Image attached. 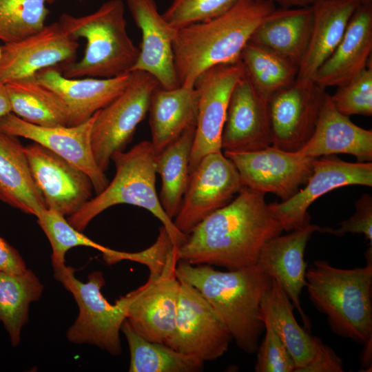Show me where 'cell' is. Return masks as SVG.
<instances>
[{
    "label": "cell",
    "mask_w": 372,
    "mask_h": 372,
    "mask_svg": "<svg viewBox=\"0 0 372 372\" xmlns=\"http://www.w3.org/2000/svg\"><path fill=\"white\" fill-rule=\"evenodd\" d=\"M74 272L71 267L54 269V278L72 294L79 307L78 317L66 333L68 341L95 345L113 355H120V331L126 319L125 297L114 304L105 299L101 293L105 280L100 271L89 274L87 282L78 280Z\"/></svg>",
    "instance_id": "52a82bcc"
},
{
    "label": "cell",
    "mask_w": 372,
    "mask_h": 372,
    "mask_svg": "<svg viewBox=\"0 0 372 372\" xmlns=\"http://www.w3.org/2000/svg\"><path fill=\"white\" fill-rule=\"evenodd\" d=\"M243 72L239 60L210 68L196 79L194 87L198 94V118L189 174L205 156L222 152L221 134L229 99Z\"/></svg>",
    "instance_id": "9a60e30c"
},
{
    "label": "cell",
    "mask_w": 372,
    "mask_h": 372,
    "mask_svg": "<svg viewBox=\"0 0 372 372\" xmlns=\"http://www.w3.org/2000/svg\"><path fill=\"white\" fill-rule=\"evenodd\" d=\"M43 285L30 269L19 274L0 271V322L14 347L21 341L22 327L28 320L30 304L42 295Z\"/></svg>",
    "instance_id": "836d02e7"
},
{
    "label": "cell",
    "mask_w": 372,
    "mask_h": 372,
    "mask_svg": "<svg viewBox=\"0 0 372 372\" xmlns=\"http://www.w3.org/2000/svg\"><path fill=\"white\" fill-rule=\"evenodd\" d=\"M294 306L279 283L273 279L272 285L263 296L259 309V319L270 325L292 356L294 372L305 366L311 360L316 336L311 335L298 323Z\"/></svg>",
    "instance_id": "f1b7e54d"
},
{
    "label": "cell",
    "mask_w": 372,
    "mask_h": 372,
    "mask_svg": "<svg viewBox=\"0 0 372 372\" xmlns=\"http://www.w3.org/2000/svg\"><path fill=\"white\" fill-rule=\"evenodd\" d=\"M155 154L150 141H143L127 152L114 154L116 174L107 187L67 220L83 231L98 215L112 206L128 204L143 208L156 217L174 245L180 247L187 234L179 231L163 209L156 189Z\"/></svg>",
    "instance_id": "8992f818"
},
{
    "label": "cell",
    "mask_w": 372,
    "mask_h": 372,
    "mask_svg": "<svg viewBox=\"0 0 372 372\" xmlns=\"http://www.w3.org/2000/svg\"><path fill=\"white\" fill-rule=\"evenodd\" d=\"M355 212L349 219L343 220L340 227H321L319 232L328 233L341 237L346 234H362L372 246V197L363 194L355 202Z\"/></svg>",
    "instance_id": "60d3db41"
},
{
    "label": "cell",
    "mask_w": 372,
    "mask_h": 372,
    "mask_svg": "<svg viewBox=\"0 0 372 372\" xmlns=\"http://www.w3.org/2000/svg\"><path fill=\"white\" fill-rule=\"evenodd\" d=\"M240 61L254 87L268 101L292 84L298 73V63L265 46L249 41Z\"/></svg>",
    "instance_id": "1f68e13d"
},
{
    "label": "cell",
    "mask_w": 372,
    "mask_h": 372,
    "mask_svg": "<svg viewBox=\"0 0 372 372\" xmlns=\"http://www.w3.org/2000/svg\"><path fill=\"white\" fill-rule=\"evenodd\" d=\"M327 93L311 78L298 79L269 100L271 145L296 152L313 135Z\"/></svg>",
    "instance_id": "7c38bea8"
},
{
    "label": "cell",
    "mask_w": 372,
    "mask_h": 372,
    "mask_svg": "<svg viewBox=\"0 0 372 372\" xmlns=\"http://www.w3.org/2000/svg\"><path fill=\"white\" fill-rule=\"evenodd\" d=\"M178 247L169 252L162 271L124 296L126 320L145 339L164 343L175 324L180 282L176 273Z\"/></svg>",
    "instance_id": "9c48e42d"
},
{
    "label": "cell",
    "mask_w": 372,
    "mask_h": 372,
    "mask_svg": "<svg viewBox=\"0 0 372 372\" xmlns=\"http://www.w3.org/2000/svg\"><path fill=\"white\" fill-rule=\"evenodd\" d=\"M271 145L269 101L245 71L231 91L221 134L224 152H249Z\"/></svg>",
    "instance_id": "d6986e66"
},
{
    "label": "cell",
    "mask_w": 372,
    "mask_h": 372,
    "mask_svg": "<svg viewBox=\"0 0 372 372\" xmlns=\"http://www.w3.org/2000/svg\"><path fill=\"white\" fill-rule=\"evenodd\" d=\"M36 217L38 225L50 243L51 260L54 269L65 266V254L74 247H91L102 254L110 249L87 237L70 224L64 216L54 209L46 208Z\"/></svg>",
    "instance_id": "d590c367"
},
{
    "label": "cell",
    "mask_w": 372,
    "mask_h": 372,
    "mask_svg": "<svg viewBox=\"0 0 372 372\" xmlns=\"http://www.w3.org/2000/svg\"><path fill=\"white\" fill-rule=\"evenodd\" d=\"M362 5H372V0H358Z\"/></svg>",
    "instance_id": "bcb514c9"
},
{
    "label": "cell",
    "mask_w": 372,
    "mask_h": 372,
    "mask_svg": "<svg viewBox=\"0 0 372 372\" xmlns=\"http://www.w3.org/2000/svg\"><path fill=\"white\" fill-rule=\"evenodd\" d=\"M242 187L237 169L222 152L207 154L190 174L173 219L175 226L188 235L205 218L230 203Z\"/></svg>",
    "instance_id": "8fae6325"
},
{
    "label": "cell",
    "mask_w": 372,
    "mask_h": 372,
    "mask_svg": "<svg viewBox=\"0 0 372 372\" xmlns=\"http://www.w3.org/2000/svg\"><path fill=\"white\" fill-rule=\"evenodd\" d=\"M335 109L342 114L372 115V66L367 67L353 79L338 87L330 95Z\"/></svg>",
    "instance_id": "8d00e7d4"
},
{
    "label": "cell",
    "mask_w": 372,
    "mask_h": 372,
    "mask_svg": "<svg viewBox=\"0 0 372 372\" xmlns=\"http://www.w3.org/2000/svg\"><path fill=\"white\" fill-rule=\"evenodd\" d=\"M354 185L372 186L371 162L350 163L335 155L324 156L315 159L304 188L287 200L269 205L283 229L293 231L310 224L307 210L316 199L335 189Z\"/></svg>",
    "instance_id": "5bb4252c"
},
{
    "label": "cell",
    "mask_w": 372,
    "mask_h": 372,
    "mask_svg": "<svg viewBox=\"0 0 372 372\" xmlns=\"http://www.w3.org/2000/svg\"><path fill=\"white\" fill-rule=\"evenodd\" d=\"M282 231L265 194L243 186L230 203L193 228L178 247L179 258L229 271L251 267L265 243Z\"/></svg>",
    "instance_id": "6da1fadb"
},
{
    "label": "cell",
    "mask_w": 372,
    "mask_h": 372,
    "mask_svg": "<svg viewBox=\"0 0 372 372\" xmlns=\"http://www.w3.org/2000/svg\"><path fill=\"white\" fill-rule=\"evenodd\" d=\"M360 4L358 0H318L311 6V30L307 50L299 63L297 78H311L330 56Z\"/></svg>",
    "instance_id": "d4e9b609"
},
{
    "label": "cell",
    "mask_w": 372,
    "mask_h": 372,
    "mask_svg": "<svg viewBox=\"0 0 372 372\" xmlns=\"http://www.w3.org/2000/svg\"><path fill=\"white\" fill-rule=\"evenodd\" d=\"M34 78L63 101L68 112V126H72L86 121L121 94L130 81L131 73L111 78H68L54 66L39 71Z\"/></svg>",
    "instance_id": "7402d4cb"
},
{
    "label": "cell",
    "mask_w": 372,
    "mask_h": 372,
    "mask_svg": "<svg viewBox=\"0 0 372 372\" xmlns=\"http://www.w3.org/2000/svg\"><path fill=\"white\" fill-rule=\"evenodd\" d=\"M364 267L340 269L315 260L306 288L313 305L327 316L332 331L364 347L372 344V246Z\"/></svg>",
    "instance_id": "277c9868"
},
{
    "label": "cell",
    "mask_w": 372,
    "mask_h": 372,
    "mask_svg": "<svg viewBox=\"0 0 372 372\" xmlns=\"http://www.w3.org/2000/svg\"><path fill=\"white\" fill-rule=\"evenodd\" d=\"M126 4L142 34L139 56L132 72L149 74L165 89L178 87L173 54L177 29L158 12L154 0H126Z\"/></svg>",
    "instance_id": "ffe728a7"
},
{
    "label": "cell",
    "mask_w": 372,
    "mask_h": 372,
    "mask_svg": "<svg viewBox=\"0 0 372 372\" xmlns=\"http://www.w3.org/2000/svg\"><path fill=\"white\" fill-rule=\"evenodd\" d=\"M176 273L195 287L227 327L232 340L248 354L256 353L265 330L259 319L261 300L273 278L257 265L227 271L179 260Z\"/></svg>",
    "instance_id": "3957f363"
},
{
    "label": "cell",
    "mask_w": 372,
    "mask_h": 372,
    "mask_svg": "<svg viewBox=\"0 0 372 372\" xmlns=\"http://www.w3.org/2000/svg\"><path fill=\"white\" fill-rule=\"evenodd\" d=\"M174 330L164 342L204 362L223 356L233 340L220 318L192 285L180 280Z\"/></svg>",
    "instance_id": "30bf717a"
},
{
    "label": "cell",
    "mask_w": 372,
    "mask_h": 372,
    "mask_svg": "<svg viewBox=\"0 0 372 372\" xmlns=\"http://www.w3.org/2000/svg\"><path fill=\"white\" fill-rule=\"evenodd\" d=\"M0 201L37 216L47 208L19 137L0 129Z\"/></svg>",
    "instance_id": "4316f807"
},
{
    "label": "cell",
    "mask_w": 372,
    "mask_h": 372,
    "mask_svg": "<svg viewBox=\"0 0 372 372\" xmlns=\"http://www.w3.org/2000/svg\"><path fill=\"white\" fill-rule=\"evenodd\" d=\"M311 25V6L276 8L257 26L249 41L289 57L299 65L308 45Z\"/></svg>",
    "instance_id": "83f0119b"
},
{
    "label": "cell",
    "mask_w": 372,
    "mask_h": 372,
    "mask_svg": "<svg viewBox=\"0 0 372 372\" xmlns=\"http://www.w3.org/2000/svg\"><path fill=\"white\" fill-rule=\"evenodd\" d=\"M372 52V5L360 4L333 52L311 79L323 88L341 86L363 71Z\"/></svg>",
    "instance_id": "603a6c76"
},
{
    "label": "cell",
    "mask_w": 372,
    "mask_h": 372,
    "mask_svg": "<svg viewBox=\"0 0 372 372\" xmlns=\"http://www.w3.org/2000/svg\"><path fill=\"white\" fill-rule=\"evenodd\" d=\"M121 331L130 349V372H198L204 361L179 352L163 342L149 341L136 333L125 319Z\"/></svg>",
    "instance_id": "d6a6232c"
},
{
    "label": "cell",
    "mask_w": 372,
    "mask_h": 372,
    "mask_svg": "<svg viewBox=\"0 0 372 372\" xmlns=\"http://www.w3.org/2000/svg\"><path fill=\"white\" fill-rule=\"evenodd\" d=\"M24 151L47 208L68 217L92 198V183L83 170L34 142Z\"/></svg>",
    "instance_id": "2e32d148"
},
{
    "label": "cell",
    "mask_w": 372,
    "mask_h": 372,
    "mask_svg": "<svg viewBox=\"0 0 372 372\" xmlns=\"http://www.w3.org/2000/svg\"><path fill=\"white\" fill-rule=\"evenodd\" d=\"M12 112L21 119L45 127L68 126L63 101L34 77L6 83Z\"/></svg>",
    "instance_id": "4dcf8cb0"
},
{
    "label": "cell",
    "mask_w": 372,
    "mask_h": 372,
    "mask_svg": "<svg viewBox=\"0 0 372 372\" xmlns=\"http://www.w3.org/2000/svg\"><path fill=\"white\" fill-rule=\"evenodd\" d=\"M275 9L269 1L239 0L215 18L177 29L173 54L179 85L194 87L210 68L239 61L255 29Z\"/></svg>",
    "instance_id": "7a4b0ae2"
},
{
    "label": "cell",
    "mask_w": 372,
    "mask_h": 372,
    "mask_svg": "<svg viewBox=\"0 0 372 372\" xmlns=\"http://www.w3.org/2000/svg\"><path fill=\"white\" fill-rule=\"evenodd\" d=\"M79 1H83V0H79Z\"/></svg>",
    "instance_id": "c3c4849f"
},
{
    "label": "cell",
    "mask_w": 372,
    "mask_h": 372,
    "mask_svg": "<svg viewBox=\"0 0 372 372\" xmlns=\"http://www.w3.org/2000/svg\"><path fill=\"white\" fill-rule=\"evenodd\" d=\"M58 21L72 37L86 41L79 61L61 64L63 76L111 78L132 72L140 50L127 34L122 0L105 1L85 16L63 13Z\"/></svg>",
    "instance_id": "5b68a950"
},
{
    "label": "cell",
    "mask_w": 372,
    "mask_h": 372,
    "mask_svg": "<svg viewBox=\"0 0 372 372\" xmlns=\"http://www.w3.org/2000/svg\"><path fill=\"white\" fill-rule=\"evenodd\" d=\"M261 1H269L279 5L281 8H302L311 6L318 0H257Z\"/></svg>",
    "instance_id": "ee69618b"
},
{
    "label": "cell",
    "mask_w": 372,
    "mask_h": 372,
    "mask_svg": "<svg viewBox=\"0 0 372 372\" xmlns=\"http://www.w3.org/2000/svg\"><path fill=\"white\" fill-rule=\"evenodd\" d=\"M343 371L341 358L330 347L316 337L315 350L311 360L298 372H342Z\"/></svg>",
    "instance_id": "b9f144b4"
},
{
    "label": "cell",
    "mask_w": 372,
    "mask_h": 372,
    "mask_svg": "<svg viewBox=\"0 0 372 372\" xmlns=\"http://www.w3.org/2000/svg\"><path fill=\"white\" fill-rule=\"evenodd\" d=\"M96 112L86 121L72 126L45 127L28 123L12 112L0 119V129L37 143L76 166L91 179L94 191L101 193L109 180L97 165L91 145Z\"/></svg>",
    "instance_id": "e0dca14e"
},
{
    "label": "cell",
    "mask_w": 372,
    "mask_h": 372,
    "mask_svg": "<svg viewBox=\"0 0 372 372\" xmlns=\"http://www.w3.org/2000/svg\"><path fill=\"white\" fill-rule=\"evenodd\" d=\"M239 0H172L162 13L175 29L215 18L234 6Z\"/></svg>",
    "instance_id": "74e56055"
},
{
    "label": "cell",
    "mask_w": 372,
    "mask_h": 372,
    "mask_svg": "<svg viewBox=\"0 0 372 372\" xmlns=\"http://www.w3.org/2000/svg\"><path fill=\"white\" fill-rule=\"evenodd\" d=\"M26 269L25 261L18 250L0 236V271L19 274Z\"/></svg>",
    "instance_id": "7bdbcfd3"
},
{
    "label": "cell",
    "mask_w": 372,
    "mask_h": 372,
    "mask_svg": "<svg viewBox=\"0 0 372 372\" xmlns=\"http://www.w3.org/2000/svg\"><path fill=\"white\" fill-rule=\"evenodd\" d=\"M198 94L194 87L179 85L165 89L158 85L149 102L151 144L155 155L180 136L186 130L196 127Z\"/></svg>",
    "instance_id": "484cf974"
},
{
    "label": "cell",
    "mask_w": 372,
    "mask_h": 372,
    "mask_svg": "<svg viewBox=\"0 0 372 372\" xmlns=\"http://www.w3.org/2000/svg\"><path fill=\"white\" fill-rule=\"evenodd\" d=\"M12 112L6 83L0 81V119Z\"/></svg>",
    "instance_id": "f6af8a7d"
},
{
    "label": "cell",
    "mask_w": 372,
    "mask_h": 372,
    "mask_svg": "<svg viewBox=\"0 0 372 372\" xmlns=\"http://www.w3.org/2000/svg\"><path fill=\"white\" fill-rule=\"evenodd\" d=\"M175 245L167 231L161 226L156 242L149 247L138 252H125L110 249L103 254L104 260L112 265L122 260H131L147 266L149 274L161 272L165 266L167 256Z\"/></svg>",
    "instance_id": "f35d334b"
},
{
    "label": "cell",
    "mask_w": 372,
    "mask_h": 372,
    "mask_svg": "<svg viewBox=\"0 0 372 372\" xmlns=\"http://www.w3.org/2000/svg\"><path fill=\"white\" fill-rule=\"evenodd\" d=\"M196 127L180 136L155 156L156 174L161 178L158 196L161 207L173 220L178 214L189 179V161Z\"/></svg>",
    "instance_id": "f546056e"
},
{
    "label": "cell",
    "mask_w": 372,
    "mask_h": 372,
    "mask_svg": "<svg viewBox=\"0 0 372 372\" xmlns=\"http://www.w3.org/2000/svg\"><path fill=\"white\" fill-rule=\"evenodd\" d=\"M296 152L313 158L347 154L355 156L358 162H371L372 131L340 113L327 94L313 135Z\"/></svg>",
    "instance_id": "cb8c5ba5"
},
{
    "label": "cell",
    "mask_w": 372,
    "mask_h": 372,
    "mask_svg": "<svg viewBox=\"0 0 372 372\" xmlns=\"http://www.w3.org/2000/svg\"><path fill=\"white\" fill-rule=\"evenodd\" d=\"M1 46H0V59H1Z\"/></svg>",
    "instance_id": "7dc6e473"
},
{
    "label": "cell",
    "mask_w": 372,
    "mask_h": 372,
    "mask_svg": "<svg viewBox=\"0 0 372 372\" xmlns=\"http://www.w3.org/2000/svg\"><path fill=\"white\" fill-rule=\"evenodd\" d=\"M321 227L315 224L274 236L262 246L256 265L276 280L300 315L305 327L310 328L309 319L301 307L300 294L306 287L307 263L304 251L312 234Z\"/></svg>",
    "instance_id": "44dd1931"
},
{
    "label": "cell",
    "mask_w": 372,
    "mask_h": 372,
    "mask_svg": "<svg viewBox=\"0 0 372 372\" xmlns=\"http://www.w3.org/2000/svg\"><path fill=\"white\" fill-rule=\"evenodd\" d=\"M125 90L96 112L91 145L99 167L108 169L112 156L123 152L132 141L138 124L145 118L154 89L159 85L149 74L134 70Z\"/></svg>",
    "instance_id": "ba28073f"
},
{
    "label": "cell",
    "mask_w": 372,
    "mask_h": 372,
    "mask_svg": "<svg viewBox=\"0 0 372 372\" xmlns=\"http://www.w3.org/2000/svg\"><path fill=\"white\" fill-rule=\"evenodd\" d=\"M55 0H0V40L20 41L40 30Z\"/></svg>",
    "instance_id": "e575fe53"
},
{
    "label": "cell",
    "mask_w": 372,
    "mask_h": 372,
    "mask_svg": "<svg viewBox=\"0 0 372 372\" xmlns=\"http://www.w3.org/2000/svg\"><path fill=\"white\" fill-rule=\"evenodd\" d=\"M265 336L257 349L256 372H294L295 362L280 338L267 324H264Z\"/></svg>",
    "instance_id": "ab89813d"
},
{
    "label": "cell",
    "mask_w": 372,
    "mask_h": 372,
    "mask_svg": "<svg viewBox=\"0 0 372 372\" xmlns=\"http://www.w3.org/2000/svg\"><path fill=\"white\" fill-rule=\"evenodd\" d=\"M237 169L242 186L271 193L285 201L308 181L316 158L272 145L249 152H224Z\"/></svg>",
    "instance_id": "4fadbf2b"
},
{
    "label": "cell",
    "mask_w": 372,
    "mask_h": 372,
    "mask_svg": "<svg viewBox=\"0 0 372 372\" xmlns=\"http://www.w3.org/2000/svg\"><path fill=\"white\" fill-rule=\"evenodd\" d=\"M79 43L59 21L15 43L1 46L0 81L34 77L40 70L74 61Z\"/></svg>",
    "instance_id": "ac0fdd59"
}]
</instances>
